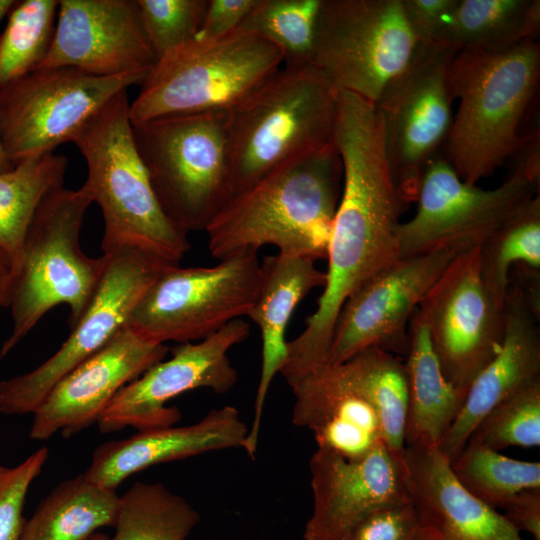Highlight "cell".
<instances>
[{
	"instance_id": "cell-1",
	"label": "cell",
	"mask_w": 540,
	"mask_h": 540,
	"mask_svg": "<svg viewBox=\"0 0 540 540\" xmlns=\"http://www.w3.org/2000/svg\"><path fill=\"white\" fill-rule=\"evenodd\" d=\"M333 143L343 180L328 244L326 282L304 330L287 343L280 374L289 386L326 364L345 301L399 259L397 229L406 204L391 175L376 105L352 94L340 95Z\"/></svg>"
},
{
	"instance_id": "cell-2",
	"label": "cell",
	"mask_w": 540,
	"mask_h": 540,
	"mask_svg": "<svg viewBox=\"0 0 540 540\" xmlns=\"http://www.w3.org/2000/svg\"><path fill=\"white\" fill-rule=\"evenodd\" d=\"M342 180L334 143L267 173L234 194L210 222L211 256L221 261L270 245L281 254L326 259Z\"/></svg>"
},
{
	"instance_id": "cell-3",
	"label": "cell",
	"mask_w": 540,
	"mask_h": 540,
	"mask_svg": "<svg viewBox=\"0 0 540 540\" xmlns=\"http://www.w3.org/2000/svg\"><path fill=\"white\" fill-rule=\"evenodd\" d=\"M539 79L540 47L535 39L501 51L455 53L448 80L459 105L444 158L461 180L476 184L528 141L531 135L522 133V124Z\"/></svg>"
},
{
	"instance_id": "cell-4",
	"label": "cell",
	"mask_w": 540,
	"mask_h": 540,
	"mask_svg": "<svg viewBox=\"0 0 540 540\" xmlns=\"http://www.w3.org/2000/svg\"><path fill=\"white\" fill-rule=\"evenodd\" d=\"M127 90L114 96L78 133L73 143L87 164L83 183L101 208L103 254L131 247L179 264L188 234L163 211L138 153Z\"/></svg>"
},
{
	"instance_id": "cell-5",
	"label": "cell",
	"mask_w": 540,
	"mask_h": 540,
	"mask_svg": "<svg viewBox=\"0 0 540 540\" xmlns=\"http://www.w3.org/2000/svg\"><path fill=\"white\" fill-rule=\"evenodd\" d=\"M337 99L338 91L312 64L283 65L230 110L231 197L267 173L333 144Z\"/></svg>"
},
{
	"instance_id": "cell-6",
	"label": "cell",
	"mask_w": 540,
	"mask_h": 540,
	"mask_svg": "<svg viewBox=\"0 0 540 540\" xmlns=\"http://www.w3.org/2000/svg\"><path fill=\"white\" fill-rule=\"evenodd\" d=\"M92 203L83 185L77 190L62 186L39 206L12 278V330L0 348V363L54 307L69 309L72 328L89 306L106 265L104 255L91 258L80 246L84 216Z\"/></svg>"
},
{
	"instance_id": "cell-7",
	"label": "cell",
	"mask_w": 540,
	"mask_h": 540,
	"mask_svg": "<svg viewBox=\"0 0 540 540\" xmlns=\"http://www.w3.org/2000/svg\"><path fill=\"white\" fill-rule=\"evenodd\" d=\"M283 64L272 44L247 30L214 40L194 38L157 59L130 102V121L232 110Z\"/></svg>"
},
{
	"instance_id": "cell-8",
	"label": "cell",
	"mask_w": 540,
	"mask_h": 540,
	"mask_svg": "<svg viewBox=\"0 0 540 540\" xmlns=\"http://www.w3.org/2000/svg\"><path fill=\"white\" fill-rule=\"evenodd\" d=\"M230 110L172 115L132 125L152 188L183 232L205 231L231 197Z\"/></svg>"
},
{
	"instance_id": "cell-9",
	"label": "cell",
	"mask_w": 540,
	"mask_h": 540,
	"mask_svg": "<svg viewBox=\"0 0 540 540\" xmlns=\"http://www.w3.org/2000/svg\"><path fill=\"white\" fill-rule=\"evenodd\" d=\"M417 44L402 0H322L311 64L338 92L376 103Z\"/></svg>"
},
{
	"instance_id": "cell-10",
	"label": "cell",
	"mask_w": 540,
	"mask_h": 540,
	"mask_svg": "<svg viewBox=\"0 0 540 540\" xmlns=\"http://www.w3.org/2000/svg\"><path fill=\"white\" fill-rule=\"evenodd\" d=\"M146 72L101 77L72 67L38 68L0 89V136L8 161L53 153L72 142L118 93Z\"/></svg>"
},
{
	"instance_id": "cell-11",
	"label": "cell",
	"mask_w": 540,
	"mask_h": 540,
	"mask_svg": "<svg viewBox=\"0 0 540 540\" xmlns=\"http://www.w3.org/2000/svg\"><path fill=\"white\" fill-rule=\"evenodd\" d=\"M261 280L257 254L211 267L166 268L134 307L128 326L156 343L203 340L247 316Z\"/></svg>"
},
{
	"instance_id": "cell-12",
	"label": "cell",
	"mask_w": 540,
	"mask_h": 540,
	"mask_svg": "<svg viewBox=\"0 0 540 540\" xmlns=\"http://www.w3.org/2000/svg\"><path fill=\"white\" fill-rule=\"evenodd\" d=\"M455 53L442 44L418 42L375 103L391 175L406 205L416 201L425 169L452 123L448 74Z\"/></svg>"
},
{
	"instance_id": "cell-13",
	"label": "cell",
	"mask_w": 540,
	"mask_h": 540,
	"mask_svg": "<svg viewBox=\"0 0 540 540\" xmlns=\"http://www.w3.org/2000/svg\"><path fill=\"white\" fill-rule=\"evenodd\" d=\"M103 255L106 265L98 289L66 341L33 370L0 381V414H32L60 379L128 325L148 287L177 265L131 247Z\"/></svg>"
},
{
	"instance_id": "cell-14",
	"label": "cell",
	"mask_w": 540,
	"mask_h": 540,
	"mask_svg": "<svg viewBox=\"0 0 540 540\" xmlns=\"http://www.w3.org/2000/svg\"><path fill=\"white\" fill-rule=\"evenodd\" d=\"M536 185L519 167L497 188L464 182L443 157L427 165L415 215L397 229L399 258L438 250L457 254L480 247Z\"/></svg>"
},
{
	"instance_id": "cell-15",
	"label": "cell",
	"mask_w": 540,
	"mask_h": 540,
	"mask_svg": "<svg viewBox=\"0 0 540 540\" xmlns=\"http://www.w3.org/2000/svg\"><path fill=\"white\" fill-rule=\"evenodd\" d=\"M504 308L490 296L480 271L479 247L458 254L417 309L447 380L467 392L497 355L504 336Z\"/></svg>"
},
{
	"instance_id": "cell-16",
	"label": "cell",
	"mask_w": 540,
	"mask_h": 540,
	"mask_svg": "<svg viewBox=\"0 0 540 540\" xmlns=\"http://www.w3.org/2000/svg\"><path fill=\"white\" fill-rule=\"evenodd\" d=\"M249 333V324L239 318L203 340L172 348L169 359L153 365L115 395L97 421L100 432L172 426L181 419L178 408L167 406L175 397L199 388L219 394L229 392L238 374L228 352Z\"/></svg>"
},
{
	"instance_id": "cell-17",
	"label": "cell",
	"mask_w": 540,
	"mask_h": 540,
	"mask_svg": "<svg viewBox=\"0 0 540 540\" xmlns=\"http://www.w3.org/2000/svg\"><path fill=\"white\" fill-rule=\"evenodd\" d=\"M457 255L438 250L399 258L365 282L340 309L326 364H341L369 347L406 355L413 314Z\"/></svg>"
},
{
	"instance_id": "cell-18",
	"label": "cell",
	"mask_w": 540,
	"mask_h": 540,
	"mask_svg": "<svg viewBox=\"0 0 540 540\" xmlns=\"http://www.w3.org/2000/svg\"><path fill=\"white\" fill-rule=\"evenodd\" d=\"M168 351L127 325L54 385L32 413L29 438L48 440L58 432L68 438L97 423L115 395Z\"/></svg>"
},
{
	"instance_id": "cell-19",
	"label": "cell",
	"mask_w": 540,
	"mask_h": 540,
	"mask_svg": "<svg viewBox=\"0 0 540 540\" xmlns=\"http://www.w3.org/2000/svg\"><path fill=\"white\" fill-rule=\"evenodd\" d=\"M156 62L136 0H60L52 42L39 68L72 67L109 77L149 73Z\"/></svg>"
},
{
	"instance_id": "cell-20",
	"label": "cell",
	"mask_w": 540,
	"mask_h": 540,
	"mask_svg": "<svg viewBox=\"0 0 540 540\" xmlns=\"http://www.w3.org/2000/svg\"><path fill=\"white\" fill-rule=\"evenodd\" d=\"M309 470L313 511L303 540H343L376 509L408 498L403 458L385 444L359 459L317 449Z\"/></svg>"
},
{
	"instance_id": "cell-21",
	"label": "cell",
	"mask_w": 540,
	"mask_h": 540,
	"mask_svg": "<svg viewBox=\"0 0 540 540\" xmlns=\"http://www.w3.org/2000/svg\"><path fill=\"white\" fill-rule=\"evenodd\" d=\"M504 336L497 355L470 384L462 409L437 448L453 461L484 418L500 402L540 379L537 313L520 286L509 287L504 303Z\"/></svg>"
},
{
	"instance_id": "cell-22",
	"label": "cell",
	"mask_w": 540,
	"mask_h": 540,
	"mask_svg": "<svg viewBox=\"0 0 540 540\" xmlns=\"http://www.w3.org/2000/svg\"><path fill=\"white\" fill-rule=\"evenodd\" d=\"M405 482L427 540H524L505 516L471 495L437 447H405Z\"/></svg>"
},
{
	"instance_id": "cell-23",
	"label": "cell",
	"mask_w": 540,
	"mask_h": 540,
	"mask_svg": "<svg viewBox=\"0 0 540 540\" xmlns=\"http://www.w3.org/2000/svg\"><path fill=\"white\" fill-rule=\"evenodd\" d=\"M249 427L232 406L211 410L198 422L138 431L99 445L84 474L116 490L129 476L153 465L207 452L244 448Z\"/></svg>"
},
{
	"instance_id": "cell-24",
	"label": "cell",
	"mask_w": 540,
	"mask_h": 540,
	"mask_svg": "<svg viewBox=\"0 0 540 540\" xmlns=\"http://www.w3.org/2000/svg\"><path fill=\"white\" fill-rule=\"evenodd\" d=\"M292 422L311 430L317 449L359 459L384 444L371 404L342 375L338 365H323L291 386Z\"/></svg>"
},
{
	"instance_id": "cell-25",
	"label": "cell",
	"mask_w": 540,
	"mask_h": 540,
	"mask_svg": "<svg viewBox=\"0 0 540 540\" xmlns=\"http://www.w3.org/2000/svg\"><path fill=\"white\" fill-rule=\"evenodd\" d=\"M261 264V280L255 301L247 316L261 334V372L257 386L253 421L244 445L248 456L257 451L262 414L272 381L280 373L286 357L285 334L297 305L315 288L324 287L325 271L315 261L277 253L266 256Z\"/></svg>"
},
{
	"instance_id": "cell-26",
	"label": "cell",
	"mask_w": 540,
	"mask_h": 540,
	"mask_svg": "<svg viewBox=\"0 0 540 540\" xmlns=\"http://www.w3.org/2000/svg\"><path fill=\"white\" fill-rule=\"evenodd\" d=\"M406 356L405 447H437L460 413L466 392L444 376L428 328L417 310L409 324Z\"/></svg>"
},
{
	"instance_id": "cell-27",
	"label": "cell",
	"mask_w": 540,
	"mask_h": 540,
	"mask_svg": "<svg viewBox=\"0 0 540 540\" xmlns=\"http://www.w3.org/2000/svg\"><path fill=\"white\" fill-rule=\"evenodd\" d=\"M120 496L84 473L55 486L25 520L20 540H87L113 527Z\"/></svg>"
},
{
	"instance_id": "cell-28",
	"label": "cell",
	"mask_w": 540,
	"mask_h": 540,
	"mask_svg": "<svg viewBox=\"0 0 540 540\" xmlns=\"http://www.w3.org/2000/svg\"><path fill=\"white\" fill-rule=\"evenodd\" d=\"M539 28V0H456L444 45L501 51L535 39Z\"/></svg>"
},
{
	"instance_id": "cell-29",
	"label": "cell",
	"mask_w": 540,
	"mask_h": 540,
	"mask_svg": "<svg viewBox=\"0 0 540 540\" xmlns=\"http://www.w3.org/2000/svg\"><path fill=\"white\" fill-rule=\"evenodd\" d=\"M67 166L64 155L51 153L0 172V248L13 274L32 220L43 200L63 186Z\"/></svg>"
},
{
	"instance_id": "cell-30",
	"label": "cell",
	"mask_w": 540,
	"mask_h": 540,
	"mask_svg": "<svg viewBox=\"0 0 540 540\" xmlns=\"http://www.w3.org/2000/svg\"><path fill=\"white\" fill-rule=\"evenodd\" d=\"M338 367L373 407L380 422L384 444L403 458L408 413V384L404 363L379 347L366 348Z\"/></svg>"
},
{
	"instance_id": "cell-31",
	"label": "cell",
	"mask_w": 540,
	"mask_h": 540,
	"mask_svg": "<svg viewBox=\"0 0 540 540\" xmlns=\"http://www.w3.org/2000/svg\"><path fill=\"white\" fill-rule=\"evenodd\" d=\"M200 515L161 483L135 482L119 498L111 540H186Z\"/></svg>"
},
{
	"instance_id": "cell-32",
	"label": "cell",
	"mask_w": 540,
	"mask_h": 540,
	"mask_svg": "<svg viewBox=\"0 0 540 540\" xmlns=\"http://www.w3.org/2000/svg\"><path fill=\"white\" fill-rule=\"evenodd\" d=\"M480 271L485 286L501 308L510 287L513 265L540 271V197L534 194L479 247Z\"/></svg>"
},
{
	"instance_id": "cell-33",
	"label": "cell",
	"mask_w": 540,
	"mask_h": 540,
	"mask_svg": "<svg viewBox=\"0 0 540 540\" xmlns=\"http://www.w3.org/2000/svg\"><path fill=\"white\" fill-rule=\"evenodd\" d=\"M450 467L471 495L493 509H504L523 490L540 488L539 462L506 457L473 434Z\"/></svg>"
},
{
	"instance_id": "cell-34",
	"label": "cell",
	"mask_w": 540,
	"mask_h": 540,
	"mask_svg": "<svg viewBox=\"0 0 540 540\" xmlns=\"http://www.w3.org/2000/svg\"><path fill=\"white\" fill-rule=\"evenodd\" d=\"M57 0L15 1L0 34V89L38 69L54 35Z\"/></svg>"
},
{
	"instance_id": "cell-35",
	"label": "cell",
	"mask_w": 540,
	"mask_h": 540,
	"mask_svg": "<svg viewBox=\"0 0 540 540\" xmlns=\"http://www.w3.org/2000/svg\"><path fill=\"white\" fill-rule=\"evenodd\" d=\"M322 0H258L240 29L255 33L282 55L283 65L311 64Z\"/></svg>"
},
{
	"instance_id": "cell-36",
	"label": "cell",
	"mask_w": 540,
	"mask_h": 540,
	"mask_svg": "<svg viewBox=\"0 0 540 540\" xmlns=\"http://www.w3.org/2000/svg\"><path fill=\"white\" fill-rule=\"evenodd\" d=\"M472 434L485 446L498 452L512 446L539 447L540 379L496 405Z\"/></svg>"
},
{
	"instance_id": "cell-37",
	"label": "cell",
	"mask_w": 540,
	"mask_h": 540,
	"mask_svg": "<svg viewBox=\"0 0 540 540\" xmlns=\"http://www.w3.org/2000/svg\"><path fill=\"white\" fill-rule=\"evenodd\" d=\"M141 23L157 59L193 40L207 0H136Z\"/></svg>"
},
{
	"instance_id": "cell-38",
	"label": "cell",
	"mask_w": 540,
	"mask_h": 540,
	"mask_svg": "<svg viewBox=\"0 0 540 540\" xmlns=\"http://www.w3.org/2000/svg\"><path fill=\"white\" fill-rule=\"evenodd\" d=\"M48 454V449L42 447L16 466L0 464V540L21 539L26 496L41 473Z\"/></svg>"
},
{
	"instance_id": "cell-39",
	"label": "cell",
	"mask_w": 540,
	"mask_h": 540,
	"mask_svg": "<svg viewBox=\"0 0 540 540\" xmlns=\"http://www.w3.org/2000/svg\"><path fill=\"white\" fill-rule=\"evenodd\" d=\"M343 540H427V536L408 495L367 515Z\"/></svg>"
},
{
	"instance_id": "cell-40",
	"label": "cell",
	"mask_w": 540,
	"mask_h": 540,
	"mask_svg": "<svg viewBox=\"0 0 540 540\" xmlns=\"http://www.w3.org/2000/svg\"><path fill=\"white\" fill-rule=\"evenodd\" d=\"M402 4L418 42L444 45L456 0H402Z\"/></svg>"
},
{
	"instance_id": "cell-41",
	"label": "cell",
	"mask_w": 540,
	"mask_h": 540,
	"mask_svg": "<svg viewBox=\"0 0 540 540\" xmlns=\"http://www.w3.org/2000/svg\"><path fill=\"white\" fill-rule=\"evenodd\" d=\"M258 0H207L199 32L195 38L214 40L240 28Z\"/></svg>"
},
{
	"instance_id": "cell-42",
	"label": "cell",
	"mask_w": 540,
	"mask_h": 540,
	"mask_svg": "<svg viewBox=\"0 0 540 540\" xmlns=\"http://www.w3.org/2000/svg\"><path fill=\"white\" fill-rule=\"evenodd\" d=\"M505 518L519 531L540 540V488L517 493L504 507Z\"/></svg>"
},
{
	"instance_id": "cell-43",
	"label": "cell",
	"mask_w": 540,
	"mask_h": 540,
	"mask_svg": "<svg viewBox=\"0 0 540 540\" xmlns=\"http://www.w3.org/2000/svg\"><path fill=\"white\" fill-rule=\"evenodd\" d=\"M13 278V268L9 258L0 248V306L8 307Z\"/></svg>"
},
{
	"instance_id": "cell-44",
	"label": "cell",
	"mask_w": 540,
	"mask_h": 540,
	"mask_svg": "<svg viewBox=\"0 0 540 540\" xmlns=\"http://www.w3.org/2000/svg\"><path fill=\"white\" fill-rule=\"evenodd\" d=\"M13 165L8 161L5 152L2 147L1 143V136H0V172L7 171L11 169Z\"/></svg>"
},
{
	"instance_id": "cell-45",
	"label": "cell",
	"mask_w": 540,
	"mask_h": 540,
	"mask_svg": "<svg viewBox=\"0 0 540 540\" xmlns=\"http://www.w3.org/2000/svg\"><path fill=\"white\" fill-rule=\"evenodd\" d=\"M14 3V0H0V22L5 15H8Z\"/></svg>"
},
{
	"instance_id": "cell-46",
	"label": "cell",
	"mask_w": 540,
	"mask_h": 540,
	"mask_svg": "<svg viewBox=\"0 0 540 540\" xmlns=\"http://www.w3.org/2000/svg\"><path fill=\"white\" fill-rule=\"evenodd\" d=\"M87 540H111V538L103 533L96 532Z\"/></svg>"
}]
</instances>
